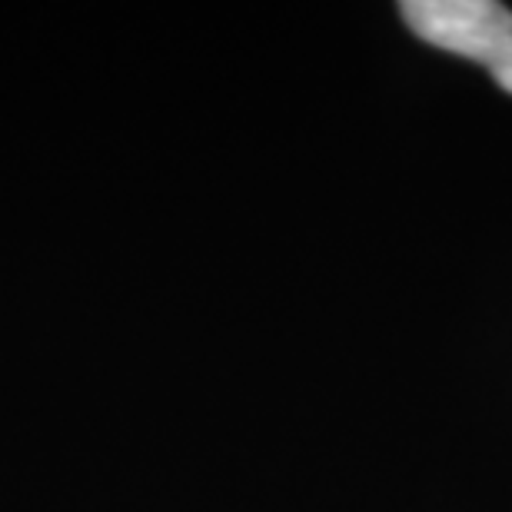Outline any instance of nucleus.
<instances>
[{
  "instance_id": "f257e3e1",
  "label": "nucleus",
  "mask_w": 512,
  "mask_h": 512,
  "mask_svg": "<svg viewBox=\"0 0 512 512\" xmlns=\"http://www.w3.org/2000/svg\"><path fill=\"white\" fill-rule=\"evenodd\" d=\"M419 40L483 64L512 94V10L496 0H406L399 7Z\"/></svg>"
}]
</instances>
